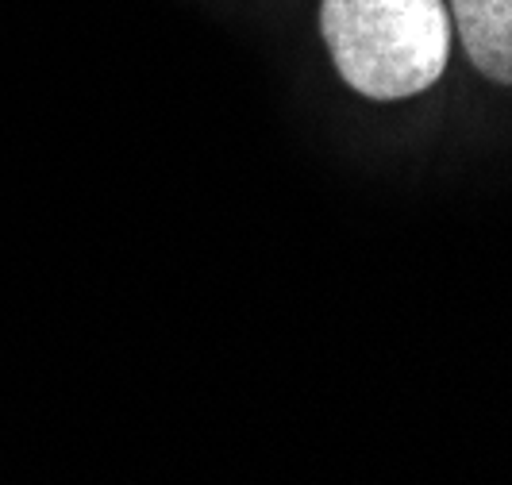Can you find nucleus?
<instances>
[{
  "label": "nucleus",
  "instance_id": "obj_1",
  "mask_svg": "<svg viewBox=\"0 0 512 485\" xmlns=\"http://www.w3.org/2000/svg\"><path fill=\"white\" fill-rule=\"evenodd\" d=\"M320 31L335 70L370 101H405L432 89L451 51L443 0H324Z\"/></svg>",
  "mask_w": 512,
  "mask_h": 485
},
{
  "label": "nucleus",
  "instance_id": "obj_2",
  "mask_svg": "<svg viewBox=\"0 0 512 485\" xmlns=\"http://www.w3.org/2000/svg\"><path fill=\"white\" fill-rule=\"evenodd\" d=\"M451 16L474 70L512 85V0H451Z\"/></svg>",
  "mask_w": 512,
  "mask_h": 485
}]
</instances>
